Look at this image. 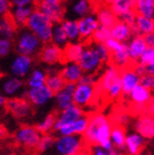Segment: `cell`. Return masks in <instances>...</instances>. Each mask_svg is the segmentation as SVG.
<instances>
[{
  "mask_svg": "<svg viewBox=\"0 0 154 155\" xmlns=\"http://www.w3.org/2000/svg\"><path fill=\"white\" fill-rule=\"evenodd\" d=\"M53 71H48V77H46V81H45V85L50 88L52 92L55 94L57 93L58 91H60L62 88L64 87V85L66 84L65 80L63 79L62 74H60L59 70H55L54 68L55 67H52Z\"/></svg>",
  "mask_w": 154,
  "mask_h": 155,
  "instance_id": "35",
  "label": "cell"
},
{
  "mask_svg": "<svg viewBox=\"0 0 154 155\" xmlns=\"http://www.w3.org/2000/svg\"><path fill=\"white\" fill-rule=\"evenodd\" d=\"M85 145L83 136L66 135L55 138L53 149L57 155H75L84 150Z\"/></svg>",
  "mask_w": 154,
  "mask_h": 155,
  "instance_id": "4",
  "label": "cell"
},
{
  "mask_svg": "<svg viewBox=\"0 0 154 155\" xmlns=\"http://www.w3.org/2000/svg\"><path fill=\"white\" fill-rule=\"evenodd\" d=\"M38 55L41 63L48 67H56L59 64L64 63L63 48L52 42L42 44Z\"/></svg>",
  "mask_w": 154,
  "mask_h": 155,
  "instance_id": "10",
  "label": "cell"
},
{
  "mask_svg": "<svg viewBox=\"0 0 154 155\" xmlns=\"http://www.w3.org/2000/svg\"><path fill=\"white\" fill-rule=\"evenodd\" d=\"M109 38H111L110 28H107V27L100 26V25H99L98 28L96 29V31H95L94 35H93L92 41L102 42V43H105V42H106Z\"/></svg>",
  "mask_w": 154,
  "mask_h": 155,
  "instance_id": "44",
  "label": "cell"
},
{
  "mask_svg": "<svg viewBox=\"0 0 154 155\" xmlns=\"http://www.w3.org/2000/svg\"><path fill=\"white\" fill-rule=\"evenodd\" d=\"M135 130L146 140L154 139V117L148 113L140 115L135 122Z\"/></svg>",
  "mask_w": 154,
  "mask_h": 155,
  "instance_id": "24",
  "label": "cell"
},
{
  "mask_svg": "<svg viewBox=\"0 0 154 155\" xmlns=\"http://www.w3.org/2000/svg\"><path fill=\"white\" fill-rule=\"evenodd\" d=\"M85 45H86V42H83L81 40L75 42H68L63 48L64 61H75V63H78L82 53L84 51Z\"/></svg>",
  "mask_w": 154,
  "mask_h": 155,
  "instance_id": "27",
  "label": "cell"
},
{
  "mask_svg": "<svg viewBox=\"0 0 154 155\" xmlns=\"http://www.w3.org/2000/svg\"><path fill=\"white\" fill-rule=\"evenodd\" d=\"M75 155H87V153H86V151H82V152H80V153H78V154H75Z\"/></svg>",
  "mask_w": 154,
  "mask_h": 155,
  "instance_id": "62",
  "label": "cell"
},
{
  "mask_svg": "<svg viewBox=\"0 0 154 155\" xmlns=\"http://www.w3.org/2000/svg\"><path fill=\"white\" fill-rule=\"evenodd\" d=\"M153 25H154V17H153Z\"/></svg>",
  "mask_w": 154,
  "mask_h": 155,
  "instance_id": "64",
  "label": "cell"
},
{
  "mask_svg": "<svg viewBox=\"0 0 154 155\" xmlns=\"http://www.w3.org/2000/svg\"><path fill=\"white\" fill-rule=\"evenodd\" d=\"M78 63L85 73H97L105 65L89 43H86Z\"/></svg>",
  "mask_w": 154,
  "mask_h": 155,
  "instance_id": "8",
  "label": "cell"
},
{
  "mask_svg": "<svg viewBox=\"0 0 154 155\" xmlns=\"http://www.w3.org/2000/svg\"><path fill=\"white\" fill-rule=\"evenodd\" d=\"M5 108L10 113H12V115L19 120L27 119L32 113V106L23 97L8 98L5 102Z\"/></svg>",
  "mask_w": 154,
  "mask_h": 155,
  "instance_id": "15",
  "label": "cell"
},
{
  "mask_svg": "<svg viewBox=\"0 0 154 155\" xmlns=\"http://www.w3.org/2000/svg\"><path fill=\"white\" fill-rule=\"evenodd\" d=\"M13 48V42L11 39L0 38V58H5L10 55Z\"/></svg>",
  "mask_w": 154,
  "mask_h": 155,
  "instance_id": "45",
  "label": "cell"
},
{
  "mask_svg": "<svg viewBox=\"0 0 154 155\" xmlns=\"http://www.w3.org/2000/svg\"><path fill=\"white\" fill-rule=\"evenodd\" d=\"M46 77H48V71L46 70H44L42 68H35L27 75V80L25 84L28 88L29 87L41 86V85L45 84Z\"/></svg>",
  "mask_w": 154,
  "mask_h": 155,
  "instance_id": "34",
  "label": "cell"
},
{
  "mask_svg": "<svg viewBox=\"0 0 154 155\" xmlns=\"http://www.w3.org/2000/svg\"><path fill=\"white\" fill-rule=\"evenodd\" d=\"M26 84L21 78L9 75L0 78V92L7 98L12 97H22L23 93L26 90Z\"/></svg>",
  "mask_w": 154,
  "mask_h": 155,
  "instance_id": "12",
  "label": "cell"
},
{
  "mask_svg": "<svg viewBox=\"0 0 154 155\" xmlns=\"http://www.w3.org/2000/svg\"><path fill=\"white\" fill-rule=\"evenodd\" d=\"M125 139H126V133L125 129L122 125H114L111 128L110 134V140L113 144V147L118 150H122L124 149V144H125Z\"/></svg>",
  "mask_w": 154,
  "mask_h": 155,
  "instance_id": "37",
  "label": "cell"
},
{
  "mask_svg": "<svg viewBox=\"0 0 154 155\" xmlns=\"http://www.w3.org/2000/svg\"><path fill=\"white\" fill-rule=\"evenodd\" d=\"M54 142H55V137L53 135H51V134H42L40 140H39L38 144L36 147V150L39 153H41V154L46 153L53 149Z\"/></svg>",
  "mask_w": 154,
  "mask_h": 155,
  "instance_id": "41",
  "label": "cell"
},
{
  "mask_svg": "<svg viewBox=\"0 0 154 155\" xmlns=\"http://www.w3.org/2000/svg\"><path fill=\"white\" fill-rule=\"evenodd\" d=\"M16 32L17 26L14 24L10 14L0 17V38H7L12 40L16 36Z\"/></svg>",
  "mask_w": 154,
  "mask_h": 155,
  "instance_id": "33",
  "label": "cell"
},
{
  "mask_svg": "<svg viewBox=\"0 0 154 155\" xmlns=\"http://www.w3.org/2000/svg\"><path fill=\"white\" fill-rule=\"evenodd\" d=\"M3 77V73H2V71L0 70V78H2Z\"/></svg>",
  "mask_w": 154,
  "mask_h": 155,
  "instance_id": "63",
  "label": "cell"
},
{
  "mask_svg": "<svg viewBox=\"0 0 154 155\" xmlns=\"http://www.w3.org/2000/svg\"><path fill=\"white\" fill-rule=\"evenodd\" d=\"M84 114H85V112H84V109H83V108L72 104L70 107H68V108H66V109L59 111V113L57 114L53 131L55 133L59 127H62V126H64V125H67V124L72 123V122H75V120L80 119V117H81L82 115H84Z\"/></svg>",
  "mask_w": 154,
  "mask_h": 155,
  "instance_id": "18",
  "label": "cell"
},
{
  "mask_svg": "<svg viewBox=\"0 0 154 155\" xmlns=\"http://www.w3.org/2000/svg\"><path fill=\"white\" fill-rule=\"evenodd\" d=\"M146 145V139L142 137L137 131L130 133L126 135L125 144H124V150L126 151L128 155H136L143 151Z\"/></svg>",
  "mask_w": 154,
  "mask_h": 155,
  "instance_id": "26",
  "label": "cell"
},
{
  "mask_svg": "<svg viewBox=\"0 0 154 155\" xmlns=\"http://www.w3.org/2000/svg\"><path fill=\"white\" fill-rule=\"evenodd\" d=\"M111 38L116 39L120 42H127L132 37V31L130 25L122 22L119 19L118 22L110 28Z\"/></svg>",
  "mask_w": 154,
  "mask_h": 155,
  "instance_id": "29",
  "label": "cell"
},
{
  "mask_svg": "<svg viewBox=\"0 0 154 155\" xmlns=\"http://www.w3.org/2000/svg\"><path fill=\"white\" fill-rule=\"evenodd\" d=\"M105 43L111 53V63L118 66L120 69L132 65L126 42H120L113 38H109Z\"/></svg>",
  "mask_w": 154,
  "mask_h": 155,
  "instance_id": "5",
  "label": "cell"
},
{
  "mask_svg": "<svg viewBox=\"0 0 154 155\" xmlns=\"http://www.w3.org/2000/svg\"><path fill=\"white\" fill-rule=\"evenodd\" d=\"M13 5L11 0H0V17L9 15Z\"/></svg>",
  "mask_w": 154,
  "mask_h": 155,
  "instance_id": "48",
  "label": "cell"
},
{
  "mask_svg": "<svg viewBox=\"0 0 154 155\" xmlns=\"http://www.w3.org/2000/svg\"><path fill=\"white\" fill-rule=\"evenodd\" d=\"M140 75L132 69V65L121 69V77L120 80L122 83L123 95L128 96L138 84H140Z\"/></svg>",
  "mask_w": 154,
  "mask_h": 155,
  "instance_id": "20",
  "label": "cell"
},
{
  "mask_svg": "<svg viewBox=\"0 0 154 155\" xmlns=\"http://www.w3.org/2000/svg\"><path fill=\"white\" fill-rule=\"evenodd\" d=\"M105 94L107 95V98L109 100H116L119 99L121 96L123 95V88H122V83L121 80L119 79L116 82H114L113 84L109 87L108 90L106 91Z\"/></svg>",
  "mask_w": 154,
  "mask_h": 155,
  "instance_id": "43",
  "label": "cell"
},
{
  "mask_svg": "<svg viewBox=\"0 0 154 155\" xmlns=\"http://www.w3.org/2000/svg\"><path fill=\"white\" fill-rule=\"evenodd\" d=\"M35 8L48 16L54 24L62 22L65 18V2L38 0Z\"/></svg>",
  "mask_w": 154,
  "mask_h": 155,
  "instance_id": "11",
  "label": "cell"
},
{
  "mask_svg": "<svg viewBox=\"0 0 154 155\" xmlns=\"http://www.w3.org/2000/svg\"><path fill=\"white\" fill-rule=\"evenodd\" d=\"M34 67V58L32 56L17 53L10 63L9 71L11 75L24 79L29 74Z\"/></svg>",
  "mask_w": 154,
  "mask_h": 155,
  "instance_id": "13",
  "label": "cell"
},
{
  "mask_svg": "<svg viewBox=\"0 0 154 155\" xmlns=\"http://www.w3.org/2000/svg\"><path fill=\"white\" fill-rule=\"evenodd\" d=\"M65 5V17L81 18L92 12L93 2L92 0H67Z\"/></svg>",
  "mask_w": 154,
  "mask_h": 155,
  "instance_id": "16",
  "label": "cell"
},
{
  "mask_svg": "<svg viewBox=\"0 0 154 155\" xmlns=\"http://www.w3.org/2000/svg\"><path fill=\"white\" fill-rule=\"evenodd\" d=\"M136 15H137L136 11H130V12H127V13H125V14L121 15V16L119 17V19L132 26V25L134 24V22H135Z\"/></svg>",
  "mask_w": 154,
  "mask_h": 155,
  "instance_id": "50",
  "label": "cell"
},
{
  "mask_svg": "<svg viewBox=\"0 0 154 155\" xmlns=\"http://www.w3.org/2000/svg\"><path fill=\"white\" fill-rule=\"evenodd\" d=\"M129 99L132 104L136 107L137 111L139 112H147V106L149 102L151 101L152 92L146 88L145 86H142L141 84H138L137 86L129 93Z\"/></svg>",
  "mask_w": 154,
  "mask_h": 155,
  "instance_id": "19",
  "label": "cell"
},
{
  "mask_svg": "<svg viewBox=\"0 0 154 155\" xmlns=\"http://www.w3.org/2000/svg\"><path fill=\"white\" fill-rule=\"evenodd\" d=\"M143 39H145V42H146V44H147V46L154 48V31L143 35Z\"/></svg>",
  "mask_w": 154,
  "mask_h": 155,
  "instance_id": "53",
  "label": "cell"
},
{
  "mask_svg": "<svg viewBox=\"0 0 154 155\" xmlns=\"http://www.w3.org/2000/svg\"><path fill=\"white\" fill-rule=\"evenodd\" d=\"M132 69L136 71V72L138 73V74L140 75V77H142L143 74H146V66L145 65H142V64H140V63H135V64H132Z\"/></svg>",
  "mask_w": 154,
  "mask_h": 155,
  "instance_id": "52",
  "label": "cell"
},
{
  "mask_svg": "<svg viewBox=\"0 0 154 155\" xmlns=\"http://www.w3.org/2000/svg\"><path fill=\"white\" fill-rule=\"evenodd\" d=\"M96 16L98 19V23L100 26L107 27V28H111L116 22L119 21L118 16L114 14V12L111 10L109 5H101L98 8L96 11Z\"/></svg>",
  "mask_w": 154,
  "mask_h": 155,
  "instance_id": "31",
  "label": "cell"
},
{
  "mask_svg": "<svg viewBox=\"0 0 154 155\" xmlns=\"http://www.w3.org/2000/svg\"><path fill=\"white\" fill-rule=\"evenodd\" d=\"M135 2L136 0H113L109 7L119 18L125 13L135 11Z\"/></svg>",
  "mask_w": 154,
  "mask_h": 155,
  "instance_id": "36",
  "label": "cell"
},
{
  "mask_svg": "<svg viewBox=\"0 0 154 155\" xmlns=\"http://www.w3.org/2000/svg\"><path fill=\"white\" fill-rule=\"evenodd\" d=\"M112 124L108 116L104 113L95 112L89 115V125L83 134V139L86 145L95 147L99 145L106 151H111L114 149L110 140V134Z\"/></svg>",
  "mask_w": 154,
  "mask_h": 155,
  "instance_id": "1",
  "label": "cell"
},
{
  "mask_svg": "<svg viewBox=\"0 0 154 155\" xmlns=\"http://www.w3.org/2000/svg\"><path fill=\"white\" fill-rule=\"evenodd\" d=\"M138 63L142 64V65H145V66L154 63V48L147 46L145 51L142 52V54L140 55Z\"/></svg>",
  "mask_w": 154,
  "mask_h": 155,
  "instance_id": "46",
  "label": "cell"
},
{
  "mask_svg": "<svg viewBox=\"0 0 154 155\" xmlns=\"http://www.w3.org/2000/svg\"><path fill=\"white\" fill-rule=\"evenodd\" d=\"M42 134L36 126L25 125L19 127L14 134V139L18 144L27 149H36Z\"/></svg>",
  "mask_w": 154,
  "mask_h": 155,
  "instance_id": "9",
  "label": "cell"
},
{
  "mask_svg": "<svg viewBox=\"0 0 154 155\" xmlns=\"http://www.w3.org/2000/svg\"><path fill=\"white\" fill-rule=\"evenodd\" d=\"M38 0H11L13 7H35Z\"/></svg>",
  "mask_w": 154,
  "mask_h": 155,
  "instance_id": "51",
  "label": "cell"
},
{
  "mask_svg": "<svg viewBox=\"0 0 154 155\" xmlns=\"http://www.w3.org/2000/svg\"><path fill=\"white\" fill-rule=\"evenodd\" d=\"M146 72L151 75H154V63L149 64V65L146 66Z\"/></svg>",
  "mask_w": 154,
  "mask_h": 155,
  "instance_id": "57",
  "label": "cell"
},
{
  "mask_svg": "<svg viewBox=\"0 0 154 155\" xmlns=\"http://www.w3.org/2000/svg\"><path fill=\"white\" fill-rule=\"evenodd\" d=\"M121 69L114 64H108L102 71V74L98 79L95 85V94L96 96H104L106 91L111 85L120 79Z\"/></svg>",
  "mask_w": 154,
  "mask_h": 155,
  "instance_id": "7",
  "label": "cell"
},
{
  "mask_svg": "<svg viewBox=\"0 0 154 155\" xmlns=\"http://www.w3.org/2000/svg\"><path fill=\"white\" fill-rule=\"evenodd\" d=\"M89 44L93 46V48L95 50V52H96L97 55L99 56V58L101 59L102 63L104 64L110 63L111 53H110V51H109L108 46L106 45V43H102V42L89 41Z\"/></svg>",
  "mask_w": 154,
  "mask_h": 155,
  "instance_id": "42",
  "label": "cell"
},
{
  "mask_svg": "<svg viewBox=\"0 0 154 155\" xmlns=\"http://www.w3.org/2000/svg\"><path fill=\"white\" fill-rule=\"evenodd\" d=\"M78 25H79V31L81 41L89 42L92 41L93 35L98 28L99 23L95 13H89L85 16L78 18Z\"/></svg>",
  "mask_w": 154,
  "mask_h": 155,
  "instance_id": "17",
  "label": "cell"
},
{
  "mask_svg": "<svg viewBox=\"0 0 154 155\" xmlns=\"http://www.w3.org/2000/svg\"><path fill=\"white\" fill-rule=\"evenodd\" d=\"M101 2V5H110L111 2L113 1V0H99Z\"/></svg>",
  "mask_w": 154,
  "mask_h": 155,
  "instance_id": "60",
  "label": "cell"
},
{
  "mask_svg": "<svg viewBox=\"0 0 154 155\" xmlns=\"http://www.w3.org/2000/svg\"><path fill=\"white\" fill-rule=\"evenodd\" d=\"M140 84L151 92H154V75L146 73L140 78Z\"/></svg>",
  "mask_w": 154,
  "mask_h": 155,
  "instance_id": "47",
  "label": "cell"
},
{
  "mask_svg": "<svg viewBox=\"0 0 154 155\" xmlns=\"http://www.w3.org/2000/svg\"><path fill=\"white\" fill-rule=\"evenodd\" d=\"M42 44L43 43L39 40L38 37L26 27L19 28V30H17L14 43L16 53L25 54L34 57L35 55L39 54Z\"/></svg>",
  "mask_w": 154,
  "mask_h": 155,
  "instance_id": "3",
  "label": "cell"
},
{
  "mask_svg": "<svg viewBox=\"0 0 154 155\" xmlns=\"http://www.w3.org/2000/svg\"><path fill=\"white\" fill-rule=\"evenodd\" d=\"M56 117H57V114H55V113H50V114H48V115H45L43 119L41 120L36 125L37 129H38L41 134H50L51 131H53V129H54Z\"/></svg>",
  "mask_w": 154,
  "mask_h": 155,
  "instance_id": "40",
  "label": "cell"
},
{
  "mask_svg": "<svg viewBox=\"0 0 154 155\" xmlns=\"http://www.w3.org/2000/svg\"><path fill=\"white\" fill-rule=\"evenodd\" d=\"M59 72L66 83H75V84L79 82L84 73L79 63L75 61H64Z\"/></svg>",
  "mask_w": 154,
  "mask_h": 155,
  "instance_id": "23",
  "label": "cell"
},
{
  "mask_svg": "<svg viewBox=\"0 0 154 155\" xmlns=\"http://www.w3.org/2000/svg\"><path fill=\"white\" fill-rule=\"evenodd\" d=\"M53 25L54 23L48 16H45L43 13L40 12L38 9L35 8L25 27L29 29L32 32H34L38 37L39 40L44 44L51 42Z\"/></svg>",
  "mask_w": 154,
  "mask_h": 155,
  "instance_id": "2",
  "label": "cell"
},
{
  "mask_svg": "<svg viewBox=\"0 0 154 155\" xmlns=\"http://www.w3.org/2000/svg\"><path fill=\"white\" fill-rule=\"evenodd\" d=\"M130 27H132V36H137V35L143 36L146 34L154 31L153 18L137 14L136 15L135 22Z\"/></svg>",
  "mask_w": 154,
  "mask_h": 155,
  "instance_id": "28",
  "label": "cell"
},
{
  "mask_svg": "<svg viewBox=\"0 0 154 155\" xmlns=\"http://www.w3.org/2000/svg\"><path fill=\"white\" fill-rule=\"evenodd\" d=\"M136 155H150L149 153H147V152H145V151H141L140 153H138V154H136Z\"/></svg>",
  "mask_w": 154,
  "mask_h": 155,
  "instance_id": "61",
  "label": "cell"
},
{
  "mask_svg": "<svg viewBox=\"0 0 154 155\" xmlns=\"http://www.w3.org/2000/svg\"><path fill=\"white\" fill-rule=\"evenodd\" d=\"M51 42L56 45H58L59 48H63L66 44L68 43V38L66 35L65 30L63 28L62 23H55L53 25V29H52V36H51Z\"/></svg>",
  "mask_w": 154,
  "mask_h": 155,
  "instance_id": "38",
  "label": "cell"
},
{
  "mask_svg": "<svg viewBox=\"0 0 154 155\" xmlns=\"http://www.w3.org/2000/svg\"><path fill=\"white\" fill-rule=\"evenodd\" d=\"M7 135V130L3 126H0V139H3Z\"/></svg>",
  "mask_w": 154,
  "mask_h": 155,
  "instance_id": "59",
  "label": "cell"
},
{
  "mask_svg": "<svg viewBox=\"0 0 154 155\" xmlns=\"http://www.w3.org/2000/svg\"><path fill=\"white\" fill-rule=\"evenodd\" d=\"M92 154L91 155H109V152L104 149L99 147V145H95V147H92Z\"/></svg>",
  "mask_w": 154,
  "mask_h": 155,
  "instance_id": "54",
  "label": "cell"
},
{
  "mask_svg": "<svg viewBox=\"0 0 154 155\" xmlns=\"http://www.w3.org/2000/svg\"><path fill=\"white\" fill-rule=\"evenodd\" d=\"M62 25L65 30L66 35H67L68 41L69 42H75L80 41V31H79V25H78V19L75 18H70V17H65L62 21Z\"/></svg>",
  "mask_w": 154,
  "mask_h": 155,
  "instance_id": "32",
  "label": "cell"
},
{
  "mask_svg": "<svg viewBox=\"0 0 154 155\" xmlns=\"http://www.w3.org/2000/svg\"><path fill=\"white\" fill-rule=\"evenodd\" d=\"M35 7H13L11 12H10V16L13 19L14 24L17 26V28H23L26 26V23L28 21L29 16L32 14V10Z\"/></svg>",
  "mask_w": 154,
  "mask_h": 155,
  "instance_id": "30",
  "label": "cell"
},
{
  "mask_svg": "<svg viewBox=\"0 0 154 155\" xmlns=\"http://www.w3.org/2000/svg\"><path fill=\"white\" fill-rule=\"evenodd\" d=\"M7 97L2 94V93L0 92V110L5 108V102H7Z\"/></svg>",
  "mask_w": 154,
  "mask_h": 155,
  "instance_id": "56",
  "label": "cell"
},
{
  "mask_svg": "<svg viewBox=\"0 0 154 155\" xmlns=\"http://www.w3.org/2000/svg\"><path fill=\"white\" fill-rule=\"evenodd\" d=\"M75 83H66L64 87L57 93L54 94V101L56 108L59 111L66 109L73 104V91H75Z\"/></svg>",
  "mask_w": 154,
  "mask_h": 155,
  "instance_id": "21",
  "label": "cell"
},
{
  "mask_svg": "<svg viewBox=\"0 0 154 155\" xmlns=\"http://www.w3.org/2000/svg\"><path fill=\"white\" fill-rule=\"evenodd\" d=\"M109 155H124L123 153L120 152V150H118V149H112L111 151H109Z\"/></svg>",
  "mask_w": 154,
  "mask_h": 155,
  "instance_id": "58",
  "label": "cell"
},
{
  "mask_svg": "<svg viewBox=\"0 0 154 155\" xmlns=\"http://www.w3.org/2000/svg\"><path fill=\"white\" fill-rule=\"evenodd\" d=\"M135 11L137 14L154 17V0H136Z\"/></svg>",
  "mask_w": 154,
  "mask_h": 155,
  "instance_id": "39",
  "label": "cell"
},
{
  "mask_svg": "<svg viewBox=\"0 0 154 155\" xmlns=\"http://www.w3.org/2000/svg\"><path fill=\"white\" fill-rule=\"evenodd\" d=\"M22 97L27 99V101L35 108H42L54 99V93L44 84L38 87L26 88Z\"/></svg>",
  "mask_w": 154,
  "mask_h": 155,
  "instance_id": "6",
  "label": "cell"
},
{
  "mask_svg": "<svg viewBox=\"0 0 154 155\" xmlns=\"http://www.w3.org/2000/svg\"><path fill=\"white\" fill-rule=\"evenodd\" d=\"M89 125V115L84 114L80 119L75 120V122L67 125H64L55 131L58 136H66V135H80L83 136Z\"/></svg>",
  "mask_w": 154,
  "mask_h": 155,
  "instance_id": "22",
  "label": "cell"
},
{
  "mask_svg": "<svg viewBox=\"0 0 154 155\" xmlns=\"http://www.w3.org/2000/svg\"><path fill=\"white\" fill-rule=\"evenodd\" d=\"M147 113L151 115L152 117H154V97H152L151 101L147 106Z\"/></svg>",
  "mask_w": 154,
  "mask_h": 155,
  "instance_id": "55",
  "label": "cell"
},
{
  "mask_svg": "<svg viewBox=\"0 0 154 155\" xmlns=\"http://www.w3.org/2000/svg\"><path fill=\"white\" fill-rule=\"evenodd\" d=\"M96 94H95V85L86 84V83L78 82L73 91V104L81 108H86L91 106L94 101Z\"/></svg>",
  "mask_w": 154,
  "mask_h": 155,
  "instance_id": "14",
  "label": "cell"
},
{
  "mask_svg": "<svg viewBox=\"0 0 154 155\" xmlns=\"http://www.w3.org/2000/svg\"><path fill=\"white\" fill-rule=\"evenodd\" d=\"M126 43H127L128 55H129L130 58V63H137L139 61V57L142 54V52L145 51L146 48H147L143 36H139V35L132 36Z\"/></svg>",
  "mask_w": 154,
  "mask_h": 155,
  "instance_id": "25",
  "label": "cell"
},
{
  "mask_svg": "<svg viewBox=\"0 0 154 155\" xmlns=\"http://www.w3.org/2000/svg\"><path fill=\"white\" fill-rule=\"evenodd\" d=\"M97 81H98V78H97L96 73H83L82 78L80 79L79 82L81 83H86V84H92V85H96Z\"/></svg>",
  "mask_w": 154,
  "mask_h": 155,
  "instance_id": "49",
  "label": "cell"
}]
</instances>
